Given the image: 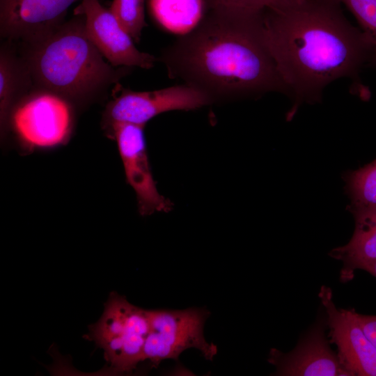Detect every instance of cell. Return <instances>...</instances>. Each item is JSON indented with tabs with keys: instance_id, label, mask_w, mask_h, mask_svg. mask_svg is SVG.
I'll return each instance as SVG.
<instances>
[{
	"instance_id": "6da1fadb",
	"label": "cell",
	"mask_w": 376,
	"mask_h": 376,
	"mask_svg": "<svg viewBox=\"0 0 376 376\" xmlns=\"http://www.w3.org/2000/svg\"><path fill=\"white\" fill-rule=\"evenodd\" d=\"M263 34L293 106L322 98L340 78L359 81L371 48L359 28L345 16L339 0H280L263 11Z\"/></svg>"
},
{
	"instance_id": "7a4b0ae2",
	"label": "cell",
	"mask_w": 376,
	"mask_h": 376,
	"mask_svg": "<svg viewBox=\"0 0 376 376\" xmlns=\"http://www.w3.org/2000/svg\"><path fill=\"white\" fill-rule=\"evenodd\" d=\"M263 10L207 8L197 25L166 47L158 61L170 78L201 91L212 102L285 93L265 40Z\"/></svg>"
},
{
	"instance_id": "3957f363",
	"label": "cell",
	"mask_w": 376,
	"mask_h": 376,
	"mask_svg": "<svg viewBox=\"0 0 376 376\" xmlns=\"http://www.w3.org/2000/svg\"><path fill=\"white\" fill-rule=\"evenodd\" d=\"M23 45L20 54L33 86L56 93L74 106L102 95L133 68L104 61L86 33L83 15L64 22L41 40Z\"/></svg>"
},
{
	"instance_id": "277c9868",
	"label": "cell",
	"mask_w": 376,
	"mask_h": 376,
	"mask_svg": "<svg viewBox=\"0 0 376 376\" xmlns=\"http://www.w3.org/2000/svg\"><path fill=\"white\" fill-rule=\"evenodd\" d=\"M150 330L148 310L111 292L100 320L89 326L84 337L103 350L114 375L131 373L143 362V350Z\"/></svg>"
},
{
	"instance_id": "5b68a950",
	"label": "cell",
	"mask_w": 376,
	"mask_h": 376,
	"mask_svg": "<svg viewBox=\"0 0 376 376\" xmlns=\"http://www.w3.org/2000/svg\"><path fill=\"white\" fill-rule=\"evenodd\" d=\"M75 121V106L62 96L34 87L13 108L8 128L29 150L47 149L65 143Z\"/></svg>"
},
{
	"instance_id": "8992f818",
	"label": "cell",
	"mask_w": 376,
	"mask_h": 376,
	"mask_svg": "<svg viewBox=\"0 0 376 376\" xmlns=\"http://www.w3.org/2000/svg\"><path fill=\"white\" fill-rule=\"evenodd\" d=\"M150 330L144 350L143 362L157 367L166 359H177L187 349L201 352L212 360L217 349L204 336V324L209 312L203 308L182 310H148Z\"/></svg>"
},
{
	"instance_id": "52a82bcc",
	"label": "cell",
	"mask_w": 376,
	"mask_h": 376,
	"mask_svg": "<svg viewBox=\"0 0 376 376\" xmlns=\"http://www.w3.org/2000/svg\"><path fill=\"white\" fill-rule=\"evenodd\" d=\"M103 113L104 126L125 122L144 126L156 116L173 110H191L213 103L201 91L188 84L152 91H134L118 83Z\"/></svg>"
},
{
	"instance_id": "ba28073f",
	"label": "cell",
	"mask_w": 376,
	"mask_h": 376,
	"mask_svg": "<svg viewBox=\"0 0 376 376\" xmlns=\"http://www.w3.org/2000/svg\"><path fill=\"white\" fill-rule=\"evenodd\" d=\"M109 136L117 143L127 182L135 191L141 215L168 212L171 201L157 189L146 150L144 126L125 122H113L105 126Z\"/></svg>"
},
{
	"instance_id": "9c48e42d",
	"label": "cell",
	"mask_w": 376,
	"mask_h": 376,
	"mask_svg": "<svg viewBox=\"0 0 376 376\" xmlns=\"http://www.w3.org/2000/svg\"><path fill=\"white\" fill-rule=\"evenodd\" d=\"M74 13L84 16L89 38L113 66L150 69L158 61L135 47L134 40L110 8L98 0H81Z\"/></svg>"
},
{
	"instance_id": "30bf717a",
	"label": "cell",
	"mask_w": 376,
	"mask_h": 376,
	"mask_svg": "<svg viewBox=\"0 0 376 376\" xmlns=\"http://www.w3.org/2000/svg\"><path fill=\"white\" fill-rule=\"evenodd\" d=\"M319 297L327 314L330 342L352 376H376V346L361 327L354 309H338L331 290L321 287Z\"/></svg>"
},
{
	"instance_id": "8fae6325",
	"label": "cell",
	"mask_w": 376,
	"mask_h": 376,
	"mask_svg": "<svg viewBox=\"0 0 376 376\" xmlns=\"http://www.w3.org/2000/svg\"><path fill=\"white\" fill-rule=\"evenodd\" d=\"M79 0H0L1 36L23 44L37 42L64 21L68 9Z\"/></svg>"
},
{
	"instance_id": "7c38bea8",
	"label": "cell",
	"mask_w": 376,
	"mask_h": 376,
	"mask_svg": "<svg viewBox=\"0 0 376 376\" xmlns=\"http://www.w3.org/2000/svg\"><path fill=\"white\" fill-rule=\"evenodd\" d=\"M268 361L276 375L289 376H352L338 354L331 349L323 328L318 327L289 353L272 349Z\"/></svg>"
},
{
	"instance_id": "4fadbf2b",
	"label": "cell",
	"mask_w": 376,
	"mask_h": 376,
	"mask_svg": "<svg viewBox=\"0 0 376 376\" xmlns=\"http://www.w3.org/2000/svg\"><path fill=\"white\" fill-rule=\"evenodd\" d=\"M355 228L349 242L333 249L331 257L340 260V279L352 280L357 269L365 270L376 262V207H352Z\"/></svg>"
},
{
	"instance_id": "5bb4252c",
	"label": "cell",
	"mask_w": 376,
	"mask_h": 376,
	"mask_svg": "<svg viewBox=\"0 0 376 376\" xmlns=\"http://www.w3.org/2000/svg\"><path fill=\"white\" fill-rule=\"evenodd\" d=\"M27 65L16 48L8 40L0 50V121L1 130L8 128L15 105L33 88Z\"/></svg>"
},
{
	"instance_id": "9a60e30c",
	"label": "cell",
	"mask_w": 376,
	"mask_h": 376,
	"mask_svg": "<svg viewBox=\"0 0 376 376\" xmlns=\"http://www.w3.org/2000/svg\"><path fill=\"white\" fill-rule=\"evenodd\" d=\"M150 10L158 24L166 31L184 34L200 22L203 0H150Z\"/></svg>"
},
{
	"instance_id": "2e32d148",
	"label": "cell",
	"mask_w": 376,
	"mask_h": 376,
	"mask_svg": "<svg viewBox=\"0 0 376 376\" xmlns=\"http://www.w3.org/2000/svg\"><path fill=\"white\" fill-rule=\"evenodd\" d=\"M352 207H376V159L346 176Z\"/></svg>"
},
{
	"instance_id": "e0dca14e",
	"label": "cell",
	"mask_w": 376,
	"mask_h": 376,
	"mask_svg": "<svg viewBox=\"0 0 376 376\" xmlns=\"http://www.w3.org/2000/svg\"><path fill=\"white\" fill-rule=\"evenodd\" d=\"M109 8L134 41L139 42L146 26L144 0H113Z\"/></svg>"
},
{
	"instance_id": "ac0fdd59",
	"label": "cell",
	"mask_w": 376,
	"mask_h": 376,
	"mask_svg": "<svg viewBox=\"0 0 376 376\" xmlns=\"http://www.w3.org/2000/svg\"><path fill=\"white\" fill-rule=\"evenodd\" d=\"M357 20L371 48L370 65L376 68V0H339Z\"/></svg>"
},
{
	"instance_id": "d6986e66",
	"label": "cell",
	"mask_w": 376,
	"mask_h": 376,
	"mask_svg": "<svg viewBox=\"0 0 376 376\" xmlns=\"http://www.w3.org/2000/svg\"><path fill=\"white\" fill-rule=\"evenodd\" d=\"M205 7L211 8L217 6L236 7L256 10H263L280 0H203Z\"/></svg>"
},
{
	"instance_id": "ffe728a7",
	"label": "cell",
	"mask_w": 376,
	"mask_h": 376,
	"mask_svg": "<svg viewBox=\"0 0 376 376\" xmlns=\"http://www.w3.org/2000/svg\"><path fill=\"white\" fill-rule=\"evenodd\" d=\"M358 322L372 343L376 346V315H368L357 312Z\"/></svg>"
},
{
	"instance_id": "44dd1931",
	"label": "cell",
	"mask_w": 376,
	"mask_h": 376,
	"mask_svg": "<svg viewBox=\"0 0 376 376\" xmlns=\"http://www.w3.org/2000/svg\"><path fill=\"white\" fill-rule=\"evenodd\" d=\"M365 271L368 272L375 277H376V262L373 265L368 266Z\"/></svg>"
}]
</instances>
